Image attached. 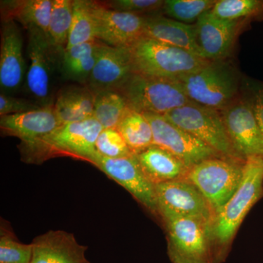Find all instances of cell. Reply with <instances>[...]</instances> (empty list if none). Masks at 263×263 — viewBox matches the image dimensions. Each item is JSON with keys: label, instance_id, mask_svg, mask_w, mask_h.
I'll use <instances>...</instances> for the list:
<instances>
[{"label": "cell", "instance_id": "cell-19", "mask_svg": "<svg viewBox=\"0 0 263 263\" xmlns=\"http://www.w3.org/2000/svg\"><path fill=\"white\" fill-rule=\"evenodd\" d=\"M61 124L53 106L0 117L2 133L16 137L21 143H32L52 133Z\"/></svg>", "mask_w": 263, "mask_h": 263}, {"label": "cell", "instance_id": "cell-13", "mask_svg": "<svg viewBox=\"0 0 263 263\" xmlns=\"http://www.w3.org/2000/svg\"><path fill=\"white\" fill-rule=\"evenodd\" d=\"M152 126L154 145L182 160L189 167L214 157H224L203 142L167 121L162 115L143 114Z\"/></svg>", "mask_w": 263, "mask_h": 263}, {"label": "cell", "instance_id": "cell-21", "mask_svg": "<svg viewBox=\"0 0 263 263\" xmlns=\"http://www.w3.org/2000/svg\"><path fill=\"white\" fill-rule=\"evenodd\" d=\"M136 156L143 174L155 185L186 180L190 167L160 147L152 145Z\"/></svg>", "mask_w": 263, "mask_h": 263}, {"label": "cell", "instance_id": "cell-8", "mask_svg": "<svg viewBox=\"0 0 263 263\" xmlns=\"http://www.w3.org/2000/svg\"><path fill=\"white\" fill-rule=\"evenodd\" d=\"M167 255L172 263H215L212 221L180 217L165 221Z\"/></svg>", "mask_w": 263, "mask_h": 263}, {"label": "cell", "instance_id": "cell-10", "mask_svg": "<svg viewBox=\"0 0 263 263\" xmlns=\"http://www.w3.org/2000/svg\"><path fill=\"white\" fill-rule=\"evenodd\" d=\"M159 214L164 222L180 217H202L212 221L214 212L198 189L188 181L155 185Z\"/></svg>", "mask_w": 263, "mask_h": 263}, {"label": "cell", "instance_id": "cell-12", "mask_svg": "<svg viewBox=\"0 0 263 263\" xmlns=\"http://www.w3.org/2000/svg\"><path fill=\"white\" fill-rule=\"evenodd\" d=\"M95 39L114 48H131L144 37V16L109 9L103 3L89 1Z\"/></svg>", "mask_w": 263, "mask_h": 263}, {"label": "cell", "instance_id": "cell-34", "mask_svg": "<svg viewBox=\"0 0 263 263\" xmlns=\"http://www.w3.org/2000/svg\"><path fill=\"white\" fill-rule=\"evenodd\" d=\"M43 107L29 98H15L12 95H0V117L11 114L27 113Z\"/></svg>", "mask_w": 263, "mask_h": 263}, {"label": "cell", "instance_id": "cell-31", "mask_svg": "<svg viewBox=\"0 0 263 263\" xmlns=\"http://www.w3.org/2000/svg\"><path fill=\"white\" fill-rule=\"evenodd\" d=\"M32 245L19 242L14 235L1 227L0 263H31Z\"/></svg>", "mask_w": 263, "mask_h": 263}, {"label": "cell", "instance_id": "cell-7", "mask_svg": "<svg viewBox=\"0 0 263 263\" xmlns=\"http://www.w3.org/2000/svg\"><path fill=\"white\" fill-rule=\"evenodd\" d=\"M117 91L129 108L141 114L164 115L191 102L177 81L138 74H133Z\"/></svg>", "mask_w": 263, "mask_h": 263}, {"label": "cell", "instance_id": "cell-1", "mask_svg": "<svg viewBox=\"0 0 263 263\" xmlns=\"http://www.w3.org/2000/svg\"><path fill=\"white\" fill-rule=\"evenodd\" d=\"M262 188L263 157H249L245 160L239 187L212 221L211 230L215 263L226 260L240 224L259 200Z\"/></svg>", "mask_w": 263, "mask_h": 263}, {"label": "cell", "instance_id": "cell-32", "mask_svg": "<svg viewBox=\"0 0 263 263\" xmlns=\"http://www.w3.org/2000/svg\"><path fill=\"white\" fill-rule=\"evenodd\" d=\"M95 148L99 155L106 158H124L135 155L117 128L103 129L97 139Z\"/></svg>", "mask_w": 263, "mask_h": 263}, {"label": "cell", "instance_id": "cell-4", "mask_svg": "<svg viewBox=\"0 0 263 263\" xmlns=\"http://www.w3.org/2000/svg\"><path fill=\"white\" fill-rule=\"evenodd\" d=\"M134 74L177 80L210 61L195 53L148 37L130 48Z\"/></svg>", "mask_w": 263, "mask_h": 263}, {"label": "cell", "instance_id": "cell-23", "mask_svg": "<svg viewBox=\"0 0 263 263\" xmlns=\"http://www.w3.org/2000/svg\"><path fill=\"white\" fill-rule=\"evenodd\" d=\"M95 94L88 86H70L55 98V112L61 124L81 122L94 117Z\"/></svg>", "mask_w": 263, "mask_h": 263}, {"label": "cell", "instance_id": "cell-25", "mask_svg": "<svg viewBox=\"0 0 263 263\" xmlns=\"http://www.w3.org/2000/svg\"><path fill=\"white\" fill-rule=\"evenodd\" d=\"M133 155L154 145L152 126L143 114L129 108L117 128Z\"/></svg>", "mask_w": 263, "mask_h": 263}, {"label": "cell", "instance_id": "cell-2", "mask_svg": "<svg viewBox=\"0 0 263 263\" xmlns=\"http://www.w3.org/2000/svg\"><path fill=\"white\" fill-rule=\"evenodd\" d=\"M103 127L94 117L62 124L52 133L29 143H20L22 160L41 164L57 156H72L86 161L97 154L95 143Z\"/></svg>", "mask_w": 263, "mask_h": 263}, {"label": "cell", "instance_id": "cell-35", "mask_svg": "<svg viewBox=\"0 0 263 263\" xmlns=\"http://www.w3.org/2000/svg\"><path fill=\"white\" fill-rule=\"evenodd\" d=\"M249 98L253 104L256 117L263 135V84L254 85Z\"/></svg>", "mask_w": 263, "mask_h": 263}, {"label": "cell", "instance_id": "cell-26", "mask_svg": "<svg viewBox=\"0 0 263 263\" xmlns=\"http://www.w3.org/2000/svg\"><path fill=\"white\" fill-rule=\"evenodd\" d=\"M94 117L103 129L117 128L129 110L127 101L117 91L94 93Z\"/></svg>", "mask_w": 263, "mask_h": 263}, {"label": "cell", "instance_id": "cell-33", "mask_svg": "<svg viewBox=\"0 0 263 263\" xmlns=\"http://www.w3.org/2000/svg\"><path fill=\"white\" fill-rule=\"evenodd\" d=\"M164 2L162 0H112L102 3L109 9L141 15L162 10Z\"/></svg>", "mask_w": 263, "mask_h": 263}, {"label": "cell", "instance_id": "cell-22", "mask_svg": "<svg viewBox=\"0 0 263 263\" xmlns=\"http://www.w3.org/2000/svg\"><path fill=\"white\" fill-rule=\"evenodd\" d=\"M53 0L1 1L2 20L18 21L26 29L35 27L49 36Z\"/></svg>", "mask_w": 263, "mask_h": 263}, {"label": "cell", "instance_id": "cell-15", "mask_svg": "<svg viewBox=\"0 0 263 263\" xmlns=\"http://www.w3.org/2000/svg\"><path fill=\"white\" fill-rule=\"evenodd\" d=\"M23 37L14 20L3 21L0 48V89L2 94H14L24 86L27 69Z\"/></svg>", "mask_w": 263, "mask_h": 263}, {"label": "cell", "instance_id": "cell-20", "mask_svg": "<svg viewBox=\"0 0 263 263\" xmlns=\"http://www.w3.org/2000/svg\"><path fill=\"white\" fill-rule=\"evenodd\" d=\"M144 37L182 48L200 57L195 24L182 23L160 15H147L144 16Z\"/></svg>", "mask_w": 263, "mask_h": 263}, {"label": "cell", "instance_id": "cell-6", "mask_svg": "<svg viewBox=\"0 0 263 263\" xmlns=\"http://www.w3.org/2000/svg\"><path fill=\"white\" fill-rule=\"evenodd\" d=\"M245 161L214 157L192 166L187 177L212 206L214 216L239 187Z\"/></svg>", "mask_w": 263, "mask_h": 263}, {"label": "cell", "instance_id": "cell-24", "mask_svg": "<svg viewBox=\"0 0 263 263\" xmlns=\"http://www.w3.org/2000/svg\"><path fill=\"white\" fill-rule=\"evenodd\" d=\"M101 43L98 40L65 48L62 57L61 79L87 84L97 60Z\"/></svg>", "mask_w": 263, "mask_h": 263}, {"label": "cell", "instance_id": "cell-11", "mask_svg": "<svg viewBox=\"0 0 263 263\" xmlns=\"http://www.w3.org/2000/svg\"><path fill=\"white\" fill-rule=\"evenodd\" d=\"M230 142L243 160L263 157V135L250 98L235 99L220 110Z\"/></svg>", "mask_w": 263, "mask_h": 263}, {"label": "cell", "instance_id": "cell-14", "mask_svg": "<svg viewBox=\"0 0 263 263\" xmlns=\"http://www.w3.org/2000/svg\"><path fill=\"white\" fill-rule=\"evenodd\" d=\"M90 162L125 189L148 212L160 216L155 185L143 174L136 155L111 159L102 157L97 152Z\"/></svg>", "mask_w": 263, "mask_h": 263}, {"label": "cell", "instance_id": "cell-17", "mask_svg": "<svg viewBox=\"0 0 263 263\" xmlns=\"http://www.w3.org/2000/svg\"><path fill=\"white\" fill-rule=\"evenodd\" d=\"M195 24L202 58L219 61L230 54L236 37L238 22L218 18L210 10L202 15Z\"/></svg>", "mask_w": 263, "mask_h": 263}, {"label": "cell", "instance_id": "cell-9", "mask_svg": "<svg viewBox=\"0 0 263 263\" xmlns=\"http://www.w3.org/2000/svg\"><path fill=\"white\" fill-rule=\"evenodd\" d=\"M163 117L188 132L223 157L245 161L238 155L227 133L220 111L190 102Z\"/></svg>", "mask_w": 263, "mask_h": 263}, {"label": "cell", "instance_id": "cell-5", "mask_svg": "<svg viewBox=\"0 0 263 263\" xmlns=\"http://www.w3.org/2000/svg\"><path fill=\"white\" fill-rule=\"evenodd\" d=\"M176 81L190 101L219 111L234 101L238 93V76L223 60L210 61Z\"/></svg>", "mask_w": 263, "mask_h": 263}, {"label": "cell", "instance_id": "cell-28", "mask_svg": "<svg viewBox=\"0 0 263 263\" xmlns=\"http://www.w3.org/2000/svg\"><path fill=\"white\" fill-rule=\"evenodd\" d=\"M216 0H165L162 8L170 18L190 24L196 22L204 13L210 11Z\"/></svg>", "mask_w": 263, "mask_h": 263}, {"label": "cell", "instance_id": "cell-27", "mask_svg": "<svg viewBox=\"0 0 263 263\" xmlns=\"http://www.w3.org/2000/svg\"><path fill=\"white\" fill-rule=\"evenodd\" d=\"M72 19L65 48L95 41V27L88 0L72 1Z\"/></svg>", "mask_w": 263, "mask_h": 263}, {"label": "cell", "instance_id": "cell-16", "mask_svg": "<svg viewBox=\"0 0 263 263\" xmlns=\"http://www.w3.org/2000/svg\"><path fill=\"white\" fill-rule=\"evenodd\" d=\"M133 74L130 48H114L101 43L86 86L94 93L118 91Z\"/></svg>", "mask_w": 263, "mask_h": 263}, {"label": "cell", "instance_id": "cell-18", "mask_svg": "<svg viewBox=\"0 0 263 263\" xmlns=\"http://www.w3.org/2000/svg\"><path fill=\"white\" fill-rule=\"evenodd\" d=\"M32 245L31 263H90L86 257L87 247L64 230H49L36 237Z\"/></svg>", "mask_w": 263, "mask_h": 263}, {"label": "cell", "instance_id": "cell-3", "mask_svg": "<svg viewBox=\"0 0 263 263\" xmlns=\"http://www.w3.org/2000/svg\"><path fill=\"white\" fill-rule=\"evenodd\" d=\"M28 32L27 55L29 65L24 89L29 98L46 108L54 105V87L61 77L62 57L65 48L57 46L41 29L31 27Z\"/></svg>", "mask_w": 263, "mask_h": 263}, {"label": "cell", "instance_id": "cell-29", "mask_svg": "<svg viewBox=\"0 0 263 263\" xmlns=\"http://www.w3.org/2000/svg\"><path fill=\"white\" fill-rule=\"evenodd\" d=\"M211 11L218 18L234 22L257 18L263 15V0H220Z\"/></svg>", "mask_w": 263, "mask_h": 263}, {"label": "cell", "instance_id": "cell-30", "mask_svg": "<svg viewBox=\"0 0 263 263\" xmlns=\"http://www.w3.org/2000/svg\"><path fill=\"white\" fill-rule=\"evenodd\" d=\"M72 0H53L49 35L53 42L65 48L68 41L72 19Z\"/></svg>", "mask_w": 263, "mask_h": 263}]
</instances>
